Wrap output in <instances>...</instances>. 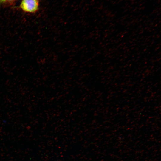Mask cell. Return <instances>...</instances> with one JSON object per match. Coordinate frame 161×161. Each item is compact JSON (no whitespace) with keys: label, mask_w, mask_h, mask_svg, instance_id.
Here are the masks:
<instances>
[{"label":"cell","mask_w":161,"mask_h":161,"mask_svg":"<svg viewBox=\"0 0 161 161\" xmlns=\"http://www.w3.org/2000/svg\"><path fill=\"white\" fill-rule=\"evenodd\" d=\"M39 6L38 0H22L20 6L24 12L34 13L38 10Z\"/></svg>","instance_id":"6da1fadb"},{"label":"cell","mask_w":161,"mask_h":161,"mask_svg":"<svg viewBox=\"0 0 161 161\" xmlns=\"http://www.w3.org/2000/svg\"><path fill=\"white\" fill-rule=\"evenodd\" d=\"M14 0H0V3L1 4L9 3H11Z\"/></svg>","instance_id":"7a4b0ae2"}]
</instances>
